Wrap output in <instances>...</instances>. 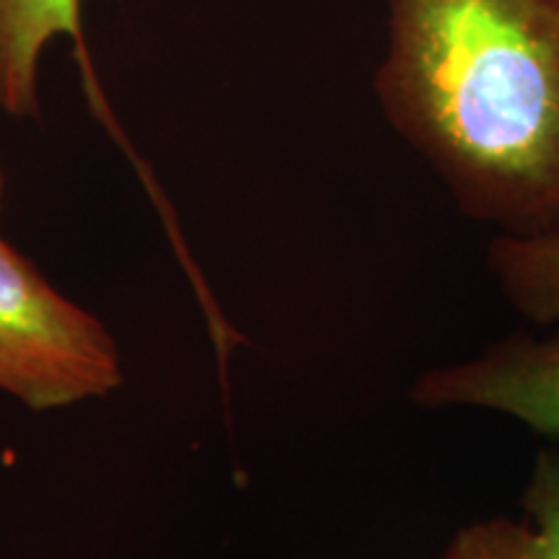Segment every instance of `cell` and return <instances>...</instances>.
I'll return each mask as SVG.
<instances>
[{"label": "cell", "mask_w": 559, "mask_h": 559, "mask_svg": "<svg viewBox=\"0 0 559 559\" xmlns=\"http://www.w3.org/2000/svg\"><path fill=\"white\" fill-rule=\"evenodd\" d=\"M373 88L472 221L559 234V0H386Z\"/></svg>", "instance_id": "cell-1"}, {"label": "cell", "mask_w": 559, "mask_h": 559, "mask_svg": "<svg viewBox=\"0 0 559 559\" xmlns=\"http://www.w3.org/2000/svg\"><path fill=\"white\" fill-rule=\"evenodd\" d=\"M122 383L107 326L0 239V391L32 409H62Z\"/></svg>", "instance_id": "cell-2"}, {"label": "cell", "mask_w": 559, "mask_h": 559, "mask_svg": "<svg viewBox=\"0 0 559 559\" xmlns=\"http://www.w3.org/2000/svg\"><path fill=\"white\" fill-rule=\"evenodd\" d=\"M423 409L474 407L515 417L542 438H559V332H515L489 342L479 355L430 368L409 386Z\"/></svg>", "instance_id": "cell-3"}, {"label": "cell", "mask_w": 559, "mask_h": 559, "mask_svg": "<svg viewBox=\"0 0 559 559\" xmlns=\"http://www.w3.org/2000/svg\"><path fill=\"white\" fill-rule=\"evenodd\" d=\"M55 37H68L94 102L102 99L83 34L81 0H0V111L39 117V62Z\"/></svg>", "instance_id": "cell-4"}, {"label": "cell", "mask_w": 559, "mask_h": 559, "mask_svg": "<svg viewBox=\"0 0 559 559\" xmlns=\"http://www.w3.org/2000/svg\"><path fill=\"white\" fill-rule=\"evenodd\" d=\"M521 519L461 526L440 559H559V449H542L521 492Z\"/></svg>", "instance_id": "cell-5"}, {"label": "cell", "mask_w": 559, "mask_h": 559, "mask_svg": "<svg viewBox=\"0 0 559 559\" xmlns=\"http://www.w3.org/2000/svg\"><path fill=\"white\" fill-rule=\"evenodd\" d=\"M487 267L510 306L536 324H559V234H498Z\"/></svg>", "instance_id": "cell-6"}, {"label": "cell", "mask_w": 559, "mask_h": 559, "mask_svg": "<svg viewBox=\"0 0 559 559\" xmlns=\"http://www.w3.org/2000/svg\"><path fill=\"white\" fill-rule=\"evenodd\" d=\"M3 190H5V179H3V171H0V205H3Z\"/></svg>", "instance_id": "cell-7"}]
</instances>
